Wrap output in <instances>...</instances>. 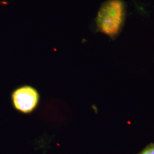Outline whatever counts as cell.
I'll list each match as a JSON object with an SVG mask.
<instances>
[{
  "mask_svg": "<svg viewBox=\"0 0 154 154\" xmlns=\"http://www.w3.org/2000/svg\"><path fill=\"white\" fill-rule=\"evenodd\" d=\"M125 13L122 0H107L100 6L95 19L98 31L114 38L121 30Z\"/></svg>",
  "mask_w": 154,
  "mask_h": 154,
  "instance_id": "obj_1",
  "label": "cell"
},
{
  "mask_svg": "<svg viewBox=\"0 0 154 154\" xmlns=\"http://www.w3.org/2000/svg\"><path fill=\"white\" fill-rule=\"evenodd\" d=\"M11 100L14 110L21 114L30 115L38 109L41 96L35 88L23 85L12 91Z\"/></svg>",
  "mask_w": 154,
  "mask_h": 154,
  "instance_id": "obj_2",
  "label": "cell"
},
{
  "mask_svg": "<svg viewBox=\"0 0 154 154\" xmlns=\"http://www.w3.org/2000/svg\"><path fill=\"white\" fill-rule=\"evenodd\" d=\"M70 111L63 102L57 100L46 101L40 111L42 119L51 126H59L65 124L70 118Z\"/></svg>",
  "mask_w": 154,
  "mask_h": 154,
  "instance_id": "obj_3",
  "label": "cell"
},
{
  "mask_svg": "<svg viewBox=\"0 0 154 154\" xmlns=\"http://www.w3.org/2000/svg\"><path fill=\"white\" fill-rule=\"evenodd\" d=\"M141 154H154V145L146 149Z\"/></svg>",
  "mask_w": 154,
  "mask_h": 154,
  "instance_id": "obj_4",
  "label": "cell"
}]
</instances>
